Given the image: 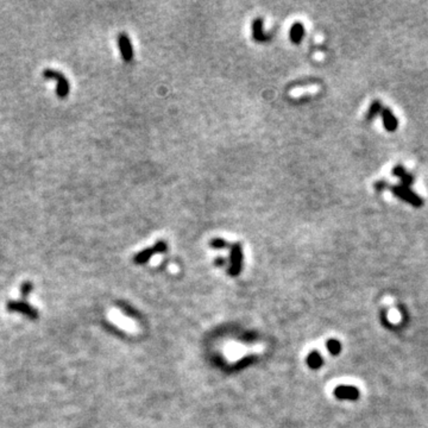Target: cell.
I'll list each match as a JSON object with an SVG mask.
<instances>
[{
	"label": "cell",
	"instance_id": "cell-12",
	"mask_svg": "<svg viewBox=\"0 0 428 428\" xmlns=\"http://www.w3.org/2000/svg\"><path fill=\"white\" fill-rule=\"evenodd\" d=\"M306 361H307V365L309 366L312 370H318V369H320L321 366L324 365L323 356H321L320 353H319V351L316 350L312 351V352L307 356V360H306Z\"/></svg>",
	"mask_w": 428,
	"mask_h": 428
},
{
	"label": "cell",
	"instance_id": "cell-4",
	"mask_svg": "<svg viewBox=\"0 0 428 428\" xmlns=\"http://www.w3.org/2000/svg\"><path fill=\"white\" fill-rule=\"evenodd\" d=\"M118 48L124 62L130 63L134 61L135 57L134 45L131 43V38H130L129 34L126 33H120L118 34Z\"/></svg>",
	"mask_w": 428,
	"mask_h": 428
},
{
	"label": "cell",
	"instance_id": "cell-14",
	"mask_svg": "<svg viewBox=\"0 0 428 428\" xmlns=\"http://www.w3.org/2000/svg\"><path fill=\"white\" fill-rule=\"evenodd\" d=\"M382 110H383V106H382L381 102L375 100L374 103H371L370 107H369L368 113H366V119H368V120H371V119H374L376 116L381 114Z\"/></svg>",
	"mask_w": 428,
	"mask_h": 428
},
{
	"label": "cell",
	"instance_id": "cell-17",
	"mask_svg": "<svg viewBox=\"0 0 428 428\" xmlns=\"http://www.w3.org/2000/svg\"><path fill=\"white\" fill-rule=\"evenodd\" d=\"M153 246L155 248L157 254H164V252H167V250H168V244H167L164 240H157Z\"/></svg>",
	"mask_w": 428,
	"mask_h": 428
},
{
	"label": "cell",
	"instance_id": "cell-6",
	"mask_svg": "<svg viewBox=\"0 0 428 428\" xmlns=\"http://www.w3.org/2000/svg\"><path fill=\"white\" fill-rule=\"evenodd\" d=\"M334 396L338 400H349V401H357L360 398V393L357 387L353 385H338L333 392Z\"/></svg>",
	"mask_w": 428,
	"mask_h": 428
},
{
	"label": "cell",
	"instance_id": "cell-5",
	"mask_svg": "<svg viewBox=\"0 0 428 428\" xmlns=\"http://www.w3.org/2000/svg\"><path fill=\"white\" fill-rule=\"evenodd\" d=\"M6 309L9 310V312L22 313V314L25 315L26 318L33 319V320L38 319V312H37L34 307H31L30 305L26 304V302L24 301H9L6 304Z\"/></svg>",
	"mask_w": 428,
	"mask_h": 428
},
{
	"label": "cell",
	"instance_id": "cell-16",
	"mask_svg": "<svg viewBox=\"0 0 428 428\" xmlns=\"http://www.w3.org/2000/svg\"><path fill=\"white\" fill-rule=\"evenodd\" d=\"M33 289H34V284L31 283V282H24L22 287H20V293H22L24 299H26V297L30 295Z\"/></svg>",
	"mask_w": 428,
	"mask_h": 428
},
{
	"label": "cell",
	"instance_id": "cell-2",
	"mask_svg": "<svg viewBox=\"0 0 428 428\" xmlns=\"http://www.w3.org/2000/svg\"><path fill=\"white\" fill-rule=\"evenodd\" d=\"M43 78L45 80H55L56 81V95L60 99H66L68 97L69 92H70V84L65 74L55 70V69L47 68L43 70Z\"/></svg>",
	"mask_w": 428,
	"mask_h": 428
},
{
	"label": "cell",
	"instance_id": "cell-9",
	"mask_svg": "<svg viewBox=\"0 0 428 428\" xmlns=\"http://www.w3.org/2000/svg\"><path fill=\"white\" fill-rule=\"evenodd\" d=\"M379 116L382 117V120H383V125L387 131L394 132L397 130L398 127L397 118H396L394 113H393L389 108H383Z\"/></svg>",
	"mask_w": 428,
	"mask_h": 428
},
{
	"label": "cell",
	"instance_id": "cell-7",
	"mask_svg": "<svg viewBox=\"0 0 428 428\" xmlns=\"http://www.w3.org/2000/svg\"><path fill=\"white\" fill-rule=\"evenodd\" d=\"M251 34L252 38L257 43H263L269 39V34H265L264 24H263V18L257 17L252 20L251 24Z\"/></svg>",
	"mask_w": 428,
	"mask_h": 428
},
{
	"label": "cell",
	"instance_id": "cell-18",
	"mask_svg": "<svg viewBox=\"0 0 428 428\" xmlns=\"http://www.w3.org/2000/svg\"><path fill=\"white\" fill-rule=\"evenodd\" d=\"M214 264H215V267H218V268H225L226 265L228 264V262L223 256H218L217 258L214 259Z\"/></svg>",
	"mask_w": 428,
	"mask_h": 428
},
{
	"label": "cell",
	"instance_id": "cell-10",
	"mask_svg": "<svg viewBox=\"0 0 428 428\" xmlns=\"http://www.w3.org/2000/svg\"><path fill=\"white\" fill-rule=\"evenodd\" d=\"M155 255H157L155 248H154V246H149V248L142 250V251H139L138 254L135 255L134 256L135 264H138V265L145 264V263H148L149 260L155 256Z\"/></svg>",
	"mask_w": 428,
	"mask_h": 428
},
{
	"label": "cell",
	"instance_id": "cell-3",
	"mask_svg": "<svg viewBox=\"0 0 428 428\" xmlns=\"http://www.w3.org/2000/svg\"><path fill=\"white\" fill-rule=\"evenodd\" d=\"M392 193L395 196H397L401 200L406 201V203L411 204L414 207H421L424 205V200L420 198L417 194H415L413 190H411V188L403 187V186H393L390 188Z\"/></svg>",
	"mask_w": 428,
	"mask_h": 428
},
{
	"label": "cell",
	"instance_id": "cell-13",
	"mask_svg": "<svg viewBox=\"0 0 428 428\" xmlns=\"http://www.w3.org/2000/svg\"><path fill=\"white\" fill-rule=\"evenodd\" d=\"M208 245L213 250H225L231 248V244L227 240H225L224 238H222V237H214V238H212L209 240Z\"/></svg>",
	"mask_w": 428,
	"mask_h": 428
},
{
	"label": "cell",
	"instance_id": "cell-15",
	"mask_svg": "<svg viewBox=\"0 0 428 428\" xmlns=\"http://www.w3.org/2000/svg\"><path fill=\"white\" fill-rule=\"evenodd\" d=\"M326 347L332 356H338L339 353L342 352V344H340V342L338 339L327 340Z\"/></svg>",
	"mask_w": 428,
	"mask_h": 428
},
{
	"label": "cell",
	"instance_id": "cell-1",
	"mask_svg": "<svg viewBox=\"0 0 428 428\" xmlns=\"http://www.w3.org/2000/svg\"><path fill=\"white\" fill-rule=\"evenodd\" d=\"M243 260H244V252L243 245L240 243L231 244L230 255H228V268L227 274L231 277L239 276L243 269Z\"/></svg>",
	"mask_w": 428,
	"mask_h": 428
},
{
	"label": "cell",
	"instance_id": "cell-19",
	"mask_svg": "<svg viewBox=\"0 0 428 428\" xmlns=\"http://www.w3.org/2000/svg\"><path fill=\"white\" fill-rule=\"evenodd\" d=\"M385 186H387V183L384 181H378L377 183H375V188H376L377 192H382L385 188Z\"/></svg>",
	"mask_w": 428,
	"mask_h": 428
},
{
	"label": "cell",
	"instance_id": "cell-11",
	"mask_svg": "<svg viewBox=\"0 0 428 428\" xmlns=\"http://www.w3.org/2000/svg\"><path fill=\"white\" fill-rule=\"evenodd\" d=\"M393 174H394L396 177H398V179L401 180V182H402V185L401 186H403V187L409 188V186L413 185L414 177L411 176V175L409 174V172L407 171V170L403 168L402 166L395 167L394 170H393Z\"/></svg>",
	"mask_w": 428,
	"mask_h": 428
},
{
	"label": "cell",
	"instance_id": "cell-8",
	"mask_svg": "<svg viewBox=\"0 0 428 428\" xmlns=\"http://www.w3.org/2000/svg\"><path fill=\"white\" fill-rule=\"evenodd\" d=\"M306 29L301 22H295L289 29V39L293 44H300L305 38Z\"/></svg>",
	"mask_w": 428,
	"mask_h": 428
}]
</instances>
